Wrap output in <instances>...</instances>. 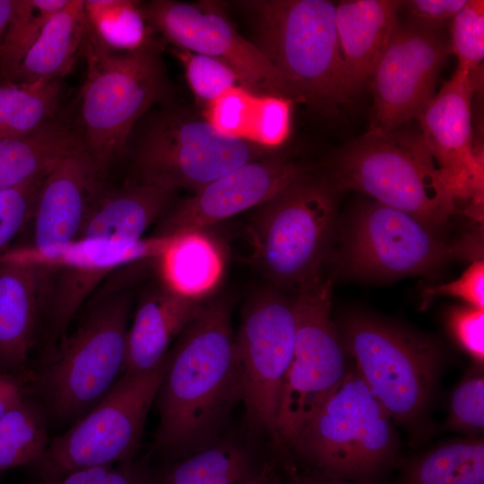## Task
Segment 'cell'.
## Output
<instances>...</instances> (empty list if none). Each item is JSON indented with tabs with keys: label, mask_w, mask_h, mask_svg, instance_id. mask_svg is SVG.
<instances>
[{
	"label": "cell",
	"mask_w": 484,
	"mask_h": 484,
	"mask_svg": "<svg viewBox=\"0 0 484 484\" xmlns=\"http://www.w3.org/2000/svg\"><path fill=\"white\" fill-rule=\"evenodd\" d=\"M242 393L230 303L211 296L166 354L155 446L169 454L210 446Z\"/></svg>",
	"instance_id": "6da1fadb"
},
{
	"label": "cell",
	"mask_w": 484,
	"mask_h": 484,
	"mask_svg": "<svg viewBox=\"0 0 484 484\" xmlns=\"http://www.w3.org/2000/svg\"><path fill=\"white\" fill-rule=\"evenodd\" d=\"M254 18L256 45L284 78L296 102L329 114L352 98L335 25L336 4L327 0L240 2Z\"/></svg>",
	"instance_id": "7a4b0ae2"
},
{
	"label": "cell",
	"mask_w": 484,
	"mask_h": 484,
	"mask_svg": "<svg viewBox=\"0 0 484 484\" xmlns=\"http://www.w3.org/2000/svg\"><path fill=\"white\" fill-rule=\"evenodd\" d=\"M97 298L33 376L48 415L59 421L81 419L124 370L130 295L114 289Z\"/></svg>",
	"instance_id": "3957f363"
},
{
	"label": "cell",
	"mask_w": 484,
	"mask_h": 484,
	"mask_svg": "<svg viewBox=\"0 0 484 484\" xmlns=\"http://www.w3.org/2000/svg\"><path fill=\"white\" fill-rule=\"evenodd\" d=\"M333 178L335 189L364 193L437 231L455 212L456 201L420 132L368 131L336 156Z\"/></svg>",
	"instance_id": "277c9868"
},
{
	"label": "cell",
	"mask_w": 484,
	"mask_h": 484,
	"mask_svg": "<svg viewBox=\"0 0 484 484\" xmlns=\"http://www.w3.org/2000/svg\"><path fill=\"white\" fill-rule=\"evenodd\" d=\"M335 188L308 174L258 206L248 229L251 262L282 290L323 275L337 238Z\"/></svg>",
	"instance_id": "5b68a950"
},
{
	"label": "cell",
	"mask_w": 484,
	"mask_h": 484,
	"mask_svg": "<svg viewBox=\"0 0 484 484\" xmlns=\"http://www.w3.org/2000/svg\"><path fill=\"white\" fill-rule=\"evenodd\" d=\"M399 445L393 421L354 367L289 446L320 476L366 484Z\"/></svg>",
	"instance_id": "8992f818"
},
{
	"label": "cell",
	"mask_w": 484,
	"mask_h": 484,
	"mask_svg": "<svg viewBox=\"0 0 484 484\" xmlns=\"http://www.w3.org/2000/svg\"><path fill=\"white\" fill-rule=\"evenodd\" d=\"M337 328L355 369L392 420L407 427L418 424L428 410L443 367L438 343L360 313L345 316Z\"/></svg>",
	"instance_id": "52a82bcc"
},
{
	"label": "cell",
	"mask_w": 484,
	"mask_h": 484,
	"mask_svg": "<svg viewBox=\"0 0 484 484\" xmlns=\"http://www.w3.org/2000/svg\"><path fill=\"white\" fill-rule=\"evenodd\" d=\"M82 89V143L104 171L124 151L132 128L164 90L161 63L151 41L133 51L107 49L87 31Z\"/></svg>",
	"instance_id": "ba28073f"
},
{
	"label": "cell",
	"mask_w": 484,
	"mask_h": 484,
	"mask_svg": "<svg viewBox=\"0 0 484 484\" xmlns=\"http://www.w3.org/2000/svg\"><path fill=\"white\" fill-rule=\"evenodd\" d=\"M166 367L123 373L109 392L64 434L55 437L32 466L39 481L83 468L133 459Z\"/></svg>",
	"instance_id": "9c48e42d"
},
{
	"label": "cell",
	"mask_w": 484,
	"mask_h": 484,
	"mask_svg": "<svg viewBox=\"0 0 484 484\" xmlns=\"http://www.w3.org/2000/svg\"><path fill=\"white\" fill-rule=\"evenodd\" d=\"M332 279L323 275L295 298L296 340L275 421V439L287 445L343 380L347 352L332 318Z\"/></svg>",
	"instance_id": "30bf717a"
},
{
	"label": "cell",
	"mask_w": 484,
	"mask_h": 484,
	"mask_svg": "<svg viewBox=\"0 0 484 484\" xmlns=\"http://www.w3.org/2000/svg\"><path fill=\"white\" fill-rule=\"evenodd\" d=\"M463 247L445 242L418 218L376 201L356 205L341 226V271L362 280L429 275Z\"/></svg>",
	"instance_id": "8fae6325"
},
{
	"label": "cell",
	"mask_w": 484,
	"mask_h": 484,
	"mask_svg": "<svg viewBox=\"0 0 484 484\" xmlns=\"http://www.w3.org/2000/svg\"><path fill=\"white\" fill-rule=\"evenodd\" d=\"M266 151L221 134L206 119L166 111L148 126L135 162L140 181L197 191L237 168L265 158Z\"/></svg>",
	"instance_id": "7c38bea8"
},
{
	"label": "cell",
	"mask_w": 484,
	"mask_h": 484,
	"mask_svg": "<svg viewBox=\"0 0 484 484\" xmlns=\"http://www.w3.org/2000/svg\"><path fill=\"white\" fill-rule=\"evenodd\" d=\"M295 298L272 285L255 292L244 306L236 335L242 374V401L248 423L275 438L283 382L296 340Z\"/></svg>",
	"instance_id": "4fadbf2b"
},
{
	"label": "cell",
	"mask_w": 484,
	"mask_h": 484,
	"mask_svg": "<svg viewBox=\"0 0 484 484\" xmlns=\"http://www.w3.org/2000/svg\"><path fill=\"white\" fill-rule=\"evenodd\" d=\"M141 8L146 22L177 48L223 62L248 90H264L296 102L279 71L255 44L238 32L220 4L154 0Z\"/></svg>",
	"instance_id": "5bb4252c"
},
{
	"label": "cell",
	"mask_w": 484,
	"mask_h": 484,
	"mask_svg": "<svg viewBox=\"0 0 484 484\" xmlns=\"http://www.w3.org/2000/svg\"><path fill=\"white\" fill-rule=\"evenodd\" d=\"M451 53L441 30L399 21L370 78L374 93L369 131L386 133L417 118L434 98Z\"/></svg>",
	"instance_id": "9a60e30c"
},
{
	"label": "cell",
	"mask_w": 484,
	"mask_h": 484,
	"mask_svg": "<svg viewBox=\"0 0 484 484\" xmlns=\"http://www.w3.org/2000/svg\"><path fill=\"white\" fill-rule=\"evenodd\" d=\"M479 75L456 69L418 117L422 137L456 200L483 197V155L473 141L471 103Z\"/></svg>",
	"instance_id": "2e32d148"
},
{
	"label": "cell",
	"mask_w": 484,
	"mask_h": 484,
	"mask_svg": "<svg viewBox=\"0 0 484 484\" xmlns=\"http://www.w3.org/2000/svg\"><path fill=\"white\" fill-rule=\"evenodd\" d=\"M104 172L84 146L59 160L41 185L30 245L7 254L52 264L76 240L101 193Z\"/></svg>",
	"instance_id": "e0dca14e"
},
{
	"label": "cell",
	"mask_w": 484,
	"mask_h": 484,
	"mask_svg": "<svg viewBox=\"0 0 484 484\" xmlns=\"http://www.w3.org/2000/svg\"><path fill=\"white\" fill-rule=\"evenodd\" d=\"M307 174L278 157L248 162L195 191L162 215L154 237L170 238L203 229L239 212L257 208Z\"/></svg>",
	"instance_id": "ac0fdd59"
},
{
	"label": "cell",
	"mask_w": 484,
	"mask_h": 484,
	"mask_svg": "<svg viewBox=\"0 0 484 484\" xmlns=\"http://www.w3.org/2000/svg\"><path fill=\"white\" fill-rule=\"evenodd\" d=\"M149 239L135 243L76 240L52 265L55 266L44 312V358L65 337L67 328L88 296L111 273L127 264L152 256Z\"/></svg>",
	"instance_id": "d6986e66"
},
{
	"label": "cell",
	"mask_w": 484,
	"mask_h": 484,
	"mask_svg": "<svg viewBox=\"0 0 484 484\" xmlns=\"http://www.w3.org/2000/svg\"><path fill=\"white\" fill-rule=\"evenodd\" d=\"M55 266L28 258H0V373L19 374L43 320Z\"/></svg>",
	"instance_id": "ffe728a7"
},
{
	"label": "cell",
	"mask_w": 484,
	"mask_h": 484,
	"mask_svg": "<svg viewBox=\"0 0 484 484\" xmlns=\"http://www.w3.org/2000/svg\"><path fill=\"white\" fill-rule=\"evenodd\" d=\"M402 1L345 0L336 4L335 25L352 97L370 81L398 22Z\"/></svg>",
	"instance_id": "44dd1931"
},
{
	"label": "cell",
	"mask_w": 484,
	"mask_h": 484,
	"mask_svg": "<svg viewBox=\"0 0 484 484\" xmlns=\"http://www.w3.org/2000/svg\"><path fill=\"white\" fill-rule=\"evenodd\" d=\"M203 301L177 295L164 285L143 293L128 328L123 373L142 374L157 367Z\"/></svg>",
	"instance_id": "7402d4cb"
},
{
	"label": "cell",
	"mask_w": 484,
	"mask_h": 484,
	"mask_svg": "<svg viewBox=\"0 0 484 484\" xmlns=\"http://www.w3.org/2000/svg\"><path fill=\"white\" fill-rule=\"evenodd\" d=\"M174 191L140 181L101 192L91 206L76 240H142L147 229L169 209Z\"/></svg>",
	"instance_id": "603a6c76"
},
{
	"label": "cell",
	"mask_w": 484,
	"mask_h": 484,
	"mask_svg": "<svg viewBox=\"0 0 484 484\" xmlns=\"http://www.w3.org/2000/svg\"><path fill=\"white\" fill-rule=\"evenodd\" d=\"M158 258L163 285L193 300L212 296L224 272L223 250L204 229L170 237Z\"/></svg>",
	"instance_id": "cb8c5ba5"
},
{
	"label": "cell",
	"mask_w": 484,
	"mask_h": 484,
	"mask_svg": "<svg viewBox=\"0 0 484 484\" xmlns=\"http://www.w3.org/2000/svg\"><path fill=\"white\" fill-rule=\"evenodd\" d=\"M87 27L84 1L68 0L47 22L18 65V82L59 81L73 69Z\"/></svg>",
	"instance_id": "d4e9b609"
},
{
	"label": "cell",
	"mask_w": 484,
	"mask_h": 484,
	"mask_svg": "<svg viewBox=\"0 0 484 484\" xmlns=\"http://www.w3.org/2000/svg\"><path fill=\"white\" fill-rule=\"evenodd\" d=\"M82 146L78 134L54 121L26 135L1 138L0 191L47 174Z\"/></svg>",
	"instance_id": "484cf974"
},
{
	"label": "cell",
	"mask_w": 484,
	"mask_h": 484,
	"mask_svg": "<svg viewBox=\"0 0 484 484\" xmlns=\"http://www.w3.org/2000/svg\"><path fill=\"white\" fill-rule=\"evenodd\" d=\"M403 484H484V443L468 438L443 444L415 461Z\"/></svg>",
	"instance_id": "4316f807"
},
{
	"label": "cell",
	"mask_w": 484,
	"mask_h": 484,
	"mask_svg": "<svg viewBox=\"0 0 484 484\" xmlns=\"http://www.w3.org/2000/svg\"><path fill=\"white\" fill-rule=\"evenodd\" d=\"M60 97L59 81L0 85V139L31 134L52 121Z\"/></svg>",
	"instance_id": "83f0119b"
},
{
	"label": "cell",
	"mask_w": 484,
	"mask_h": 484,
	"mask_svg": "<svg viewBox=\"0 0 484 484\" xmlns=\"http://www.w3.org/2000/svg\"><path fill=\"white\" fill-rule=\"evenodd\" d=\"M88 33L114 52L133 51L150 42L138 4L127 0L84 1Z\"/></svg>",
	"instance_id": "f1b7e54d"
},
{
	"label": "cell",
	"mask_w": 484,
	"mask_h": 484,
	"mask_svg": "<svg viewBox=\"0 0 484 484\" xmlns=\"http://www.w3.org/2000/svg\"><path fill=\"white\" fill-rule=\"evenodd\" d=\"M48 444L42 411L23 399L0 419V472L32 466Z\"/></svg>",
	"instance_id": "f546056e"
},
{
	"label": "cell",
	"mask_w": 484,
	"mask_h": 484,
	"mask_svg": "<svg viewBox=\"0 0 484 484\" xmlns=\"http://www.w3.org/2000/svg\"><path fill=\"white\" fill-rule=\"evenodd\" d=\"M255 474L243 449L224 444L195 452L176 465L160 484H243Z\"/></svg>",
	"instance_id": "4dcf8cb0"
},
{
	"label": "cell",
	"mask_w": 484,
	"mask_h": 484,
	"mask_svg": "<svg viewBox=\"0 0 484 484\" xmlns=\"http://www.w3.org/2000/svg\"><path fill=\"white\" fill-rule=\"evenodd\" d=\"M68 0H15L13 13L0 49L2 73L13 80L22 59L49 19Z\"/></svg>",
	"instance_id": "1f68e13d"
},
{
	"label": "cell",
	"mask_w": 484,
	"mask_h": 484,
	"mask_svg": "<svg viewBox=\"0 0 484 484\" xmlns=\"http://www.w3.org/2000/svg\"><path fill=\"white\" fill-rule=\"evenodd\" d=\"M294 103L283 96L255 94L247 114L244 140L265 150L281 146L291 131Z\"/></svg>",
	"instance_id": "d6a6232c"
},
{
	"label": "cell",
	"mask_w": 484,
	"mask_h": 484,
	"mask_svg": "<svg viewBox=\"0 0 484 484\" xmlns=\"http://www.w3.org/2000/svg\"><path fill=\"white\" fill-rule=\"evenodd\" d=\"M449 44L458 61L457 69L478 75L484 57L483 0H467L454 15Z\"/></svg>",
	"instance_id": "836d02e7"
},
{
	"label": "cell",
	"mask_w": 484,
	"mask_h": 484,
	"mask_svg": "<svg viewBox=\"0 0 484 484\" xmlns=\"http://www.w3.org/2000/svg\"><path fill=\"white\" fill-rule=\"evenodd\" d=\"M173 52L183 65L193 93L206 105L238 86V76L223 62L177 48Z\"/></svg>",
	"instance_id": "e575fe53"
},
{
	"label": "cell",
	"mask_w": 484,
	"mask_h": 484,
	"mask_svg": "<svg viewBox=\"0 0 484 484\" xmlns=\"http://www.w3.org/2000/svg\"><path fill=\"white\" fill-rule=\"evenodd\" d=\"M47 174L0 191V258L13 239L31 221Z\"/></svg>",
	"instance_id": "d590c367"
},
{
	"label": "cell",
	"mask_w": 484,
	"mask_h": 484,
	"mask_svg": "<svg viewBox=\"0 0 484 484\" xmlns=\"http://www.w3.org/2000/svg\"><path fill=\"white\" fill-rule=\"evenodd\" d=\"M448 425L470 434L484 428V378L482 373L468 376L454 391L450 401Z\"/></svg>",
	"instance_id": "8d00e7d4"
},
{
	"label": "cell",
	"mask_w": 484,
	"mask_h": 484,
	"mask_svg": "<svg viewBox=\"0 0 484 484\" xmlns=\"http://www.w3.org/2000/svg\"><path fill=\"white\" fill-rule=\"evenodd\" d=\"M150 470L133 459L72 471L38 484H160Z\"/></svg>",
	"instance_id": "74e56055"
},
{
	"label": "cell",
	"mask_w": 484,
	"mask_h": 484,
	"mask_svg": "<svg viewBox=\"0 0 484 484\" xmlns=\"http://www.w3.org/2000/svg\"><path fill=\"white\" fill-rule=\"evenodd\" d=\"M448 326L460 347L479 365L484 361V308L461 306L448 314Z\"/></svg>",
	"instance_id": "f35d334b"
},
{
	"label": "cell",
	"mask_w": 484,
	"mask_h": 484,
	"mask_svg": "<svg viewBox=\"0 0 484 484\" xmlns=\"http://www.w3.org/2000/svg\"><path fill=\"white\" fill-rule=\"evenodd\" d=\"M430 296H450L462 300L465 305L484 308V261L474 259L456 279L437 286L428 287Z\"/></svg>",
	"instance_id": "ab89813d"
},
{
	"label": "cell",
	"mask_w": 484,
	"mask_h": 484,
	"mask_svg": "<svg viewBox=\"0 0 484 484\" xmlns=\"http://www.w3.org/2000/svg\"><path fill=\"white\" fill-rule=\"evenodd\" d=\"M467 0H410L402 1V7L419 25L441 30L465 5Z\"/></svg>",
	"instance_id": "60d3db41"
},
{
	"label": "cell",
	"mask_w": 484,
	"mask_h": 484,
	"mask_svg": "<svg viewBox=\"0 0 484 484\" xmlns=\"http://www.w3.org/2000/svg\"><path fill=\"white\" fill-rule=\"evenodd\" d=\"M22 379L19 374L0 373V419L24 399Z\"/></svg>",
	"instance_id": "b9f144b4"
},
{
	"label": "cell",
	"mask_w": 484,
	"mask_h": 484,
	"mask_svg": "<svg viewBox=\"0 0 484 484\" xmlns=\"http://www.w3.org/2000/svg\"><path fill=\"white\" fill-rule=\"evenodd\" d=\"M15 0H0V49L10 24Z\"/></svg>",
	"instance_id": "7bdbcfd3"
},
{
	"label": "cell",
	"mask_w": 484,
	"mask_h": 484,
	"mask_svg": "<svg viewBox=\"0 0 484 484\" xmlns=\"http://www.w3.org/2000/svg\"><path fill=\"white\" fill-rule=\"evenodd\" d=\"M293 484H361L355 481L319 476L317 478H297Z\"/></svg>",
	"instance_id": "ee69618b"
},
{
	"label": "cell",
	"mask_w": 484,
	"mask_h": 484,
	"mask_svg": "<svg viewBox=\"0 0 484 484\" xmlns=\"http://www.w3.org/2000/svg\"><path fill=\"white\" fill-rule=\"evenodd\" d=\"M243 484H274L273 471L269 466H265L259 473Z\"/></svg>",
	"instance_id": "f6af8a7d"
}]
</instances>
